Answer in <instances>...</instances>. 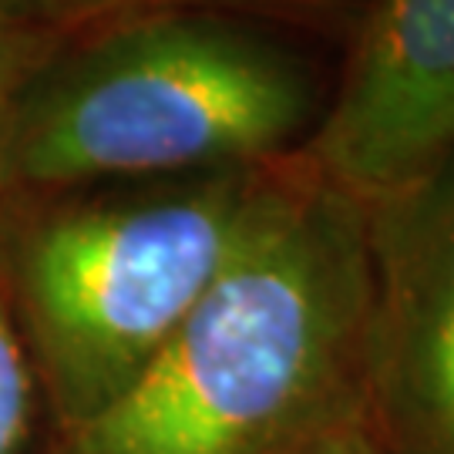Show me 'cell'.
Wrapping results in <instances>:
<instances>
[{"label": "cell", "mask_w": 454, "mask_h": 454, "mask_svg": "<svg viewBox=\"0 0 454 454\" xmlns=\"http://www.w3.org/2000/svg\"><path fill=\"white\" fill-rule=\"evenodd\" d=\"M367 206L296 152L138 384L51 454H276L367 407Z\"/></svg>", "instance_id": "6da1fadb"}, {"label": "cell", "mask_w": 454, "mask_h": 454, "mask_svg": "<svg viewBox=\"0 0 454 454\" xmlns=\"http://www.w3.org/2000/svg\"><path fill=\"white\" fill-rule=\"evenodd\" d=\"M309 65L226 11H152L54 37L0 138V202L296 155Z\"/></svg>", "instance_id": "7a4b0ae2"}, {"label": "cell", "mask_w": 454, "mask_h": 454, "mask_svg": "<svg viewBox=\"0 0 454 454\" xmlns=\"http://www.w3.org/2000/svg\"><path fill=\"white\" fill-rule=\"evenodd\" d=\"M286 159L0 202V290L51 438L138 384Z\"/></svg>", "instance_id": "3957f363"}, {"label": "cell", "mask_w": 454, "mask_h": 454, "mask_svg": "<svg viewBox=\"0 0 454 454\" xmlns=\"http://www.w3.org/2000/svg\"><path fill=\"white\" fill-rule=\"evenodd\" d=\"M367 411L390 454H454V152L367 209Z\"/></svg>", "instance_id": "277c9868"}, {"label": "cell", "mask_w": 454, "mask_h": 454, "mask_svg": "<svg viewBox=\"0 0 454 454\" xmlns=\"http://www.w3.org/2000/svg\"><path fill=\"white\" fill-rule=\"evenodd\" d=\"M454 152V0H373L300 155L377 206Z\"/></svg>", "instance_id": "5b68a950"}, {"label": "cell", "mask_w": 454, "mask_h": 454, "mask_svg": "<svg viewBox=\"0 0 454 454\" xmlns=\"http://www.w3.org/2000/svg\"><path fill=\"white\" fill-rule=\"evenodd\" d=\"M330 0H0V14L27 31L65 37L105 20L152 11H256V7H313Z\"/></svg>", "instance_id": "8992f818"}, {"label": "cell", "mask_w": 454, "mask_h": 454, "mask_svg": "<svg viewBox=\"0 0 454 454\" xmlns=\"http://www.w3.org/2000/svg\"><path fill=\"white\" fill-rule=\"evenodd\" d=\"M41 418V387L0 290V454H31Z\"/></svg>", "instance_id": "52a82bcc"}, {"label": "cell", "mask_w": 454, "mask_h": 454, "mask_svg": "<svg viewBox=\"0 0 454 454\" xmlns=\"http://www.w3.org/2000/svg\"><path fill=\"white\" fill-rule=\"evenodd\" d=\"M276 454H390V448L387 441L380 438L371 411L357 407L337 421L303 434L300 441H293Z\"/></svg>", "instance_id": "ba28073f"}, {"label": "cell", "mask_w": 454, "mask_h": 454, "mask_svg": "<svg viewBox=\"0 0 454 454\" xmlns=\"http://www.w3.org/2000/svg\"><path fill=\"white\" fill-rule=\"evenodd\" d=\"M51 41L54 37L48 34L27 31L11 17L0 14V138L7 129V114H11L17 88L27 78V71L41 61V54L51 48Z\"/></svg>", "instance_id": "9c48e42d"}]
</instances>
